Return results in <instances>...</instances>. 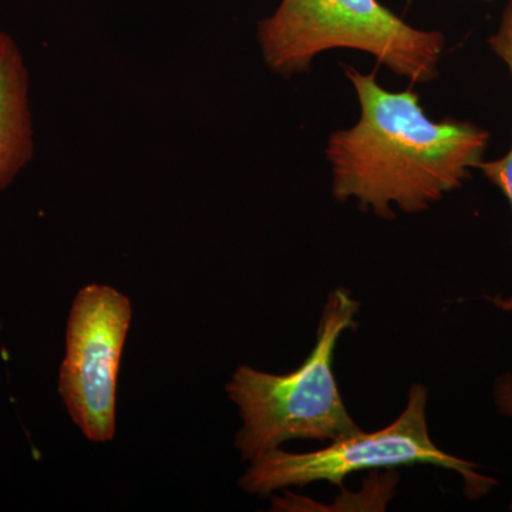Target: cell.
Wrapping results in <instances>:
<instances>
[{
  "label": "cell",
  "instance_id": "obj_8",
  "mask_svg": "<svg viewBox=\"0 0 512 512\" xmlns=\"http://www.w3.org/2000/svg\"><path fill=\"white\" fill-rule=\"evenodd\" d=\"M494 399L498 412L503 416L512 417V373H505L495 382ZM510 510L512 511V504Z\"/></svg>",
  "mask_w": 512,
  "mask_h": 512
},
{
  "label": "cell",
  "instance_id": "obj_7",
  "mask_svg": "<svg viewBox=\"0 0 512 512\" xmlns=\"http://www.w3.org/2000/svg\"><path fill=\"white\" fill-rule=\"evenodd\" d=\"M488 45L495 55L507 64L512 77V0L505 6L500 26L488 39ZM477 170H480L491 184L500 188L510 202L512 210V147L503 158L481 161Z\"/></svg>",
  "mask_w": 512,
  "mask_h": 512
},
{
  "label": "cell",
  "instance_id": "obj_6",
  "mask_svg": "<svg viewBox=\"0 0 512 512\" xmlns=\"http://www.w3.org/2000/svg\"><path fill=\"white\" fill-rule=\"evenodd\" d=\"M29 70L22 50L0 32V191L8 188L35 156Z\"/></svg>",
  "mask_w": 512,
  "mask_h": 512
},
{
  "label": "cell",
  "instance_id": "obj_4",
  "mask_svg": "<svg viewBox=\"0 0 512 512\" xmlns=\"http://www.w3.org/2000/svg\"><path fill=\"white\" fill-rule=\"evenodd\" d=\"M427 399L426 386L414 383L402 414L384 429L359 431L313 453L275 448L251 463L239 485L245 493L265 498L274 491L318 481L342 485L350 474L373 468L427 464L457 473L471 500L490 494L498 485L495 478L481 474L477 464L451 456L434 444L427 424Z\"/></svg>",
  "mask_w": 512,
  "mask_h": 512
},
{
  "label": "cell",
  "instance_id": "obj_1",
  "mask_svg": "<svg viewBox=\"0 0 512 512\" xmlns=\"http://www.w3.org/2000/svg\"><path fill=\"white\" fill-rule=\"evenodd\" d=\"M343 69L360 117L329 137L336 201L356 200L360 210L393 220L394 207L406 214L427 211L477 170L490 141L487 130L470 121L431 120L413 90L389 92L375 72Z\"/></svg>",
  "mask_w": 512,
  "mask_h": 512
},
{
  "label": "cell",
  "instance_id": "obj_9",
  "mask_svg": "<svg viewBox=\"0 0 512 512\" xmlns=\"http://www.w3.org/2000/svg\"><path fill=\"white\" fill-rule=\"evenodd\" d=\"M493 302L501 311L512 313V296L511 298H501V296H497V298L493 299Z\"/></svg>",
  "mask_w": 512,
  "mask_h": 512
},
{
  "label": "cell",
  "instance_id": "obj_5",
  "mask_svg": "<svg viewBox=\"0 0 512 512\" xmlns=\"http://www.w3.org/2000/svg\"><path fill=\"white\" fill-rule=\"evenodd\" d=\"M131 319L130 299L109 285L84 286L70 308L59 394L93 443L116 436L117 376Z\"/></svg>",
  "mask_w": 512,
  "mask_h": 512
},
{
  "label": "cell",
  "instance_id": "obj_2",
  "mask_svg": "<svg viewBox=\"0 0 512 512\" xmlns=\"http://www.w3.org/2000/svg\"><path fill=\"white\" fill-rule=\"evenodd\" d=\"M359 302L345 288L329 293L311 355L286 375L239 366L225 386L242 426L235 446L254 463L292 440L338 441L362 431L350 417L333 373L336 345L356 326Z\"/></svg>",
  "mask_w": 512,
  "mask_h": 512
},
{
  "label": "cell",
  "instance_id": "obj_3",
  "mask_svg": "<svg viewBox=\"0 0 512 512\" xmlns=\"http://www.w3.org/2000/svg\"><path fill=\"white\" fill-rule=\"evenodd\" d=\"M258 40L282 77L309 72L320 53L352 49L412 83L436 79L446 43L443 33L414 28L379 0H281L259 23Z\"/></svg>",
  "mask_w": 512,
  "mask_h": 512
}]
</instances>
